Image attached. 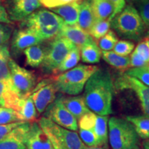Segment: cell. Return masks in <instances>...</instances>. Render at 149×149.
Here are the masks:
<instances>
[{
  "label": "cell",
  "mask_w": 149,
  "mask_h": 149,
  "mask_svg": "<svg viewBox=\"0 0 149 149\" xmlns=\"http://www.w3.org/2000/svg\"><path fill=\"white\" fill-rule=\"evenodd\" d=\"M114 92L115 86L110 72L99 68L86 84L84 98L91 111L98 115L109 116L113 113Z\"/></svg>",
  "instance_id": "1"
},
{
  "label": "cell",
  "mask_w": 149,
  "mask_h": 149,
  "mask_svg": "<svg viewBox=\"0 0 149 149\" xmlns=\"http://www.w3.org/2000/svg\"><path fill=\"white\" fill-rule=\"evenodd\" d=\"M64 22L55 13L46 9L35 11L22 21V28L33 30L44 41L55 38L59 35Z\"/></svg>",
  "instance_id": "2"
},
{
  "label": "cell",
  "mask_w": 149,
  "mask_h": 149,
  "mask_svg": "<svg viewBox=\"0 0 149 149\" xmlns=\"http://www.w3.org/2000/svg\"><path fill=\"white\" fill-rule=\"evenodd\" d=\"M99 69L94 65L79 64L73 68L59 74L53 80L57 91L75 96L82 92L91 75Z\"/></svg>",
  "instance_id": "3"
},
{
  "label": "cell",
  "mask_w": 149,
  "mask_h": 149,
  "mask_svg": "<svg viewBox=\"0 0 149 149\" xmlns=\"http://www.w3.org/2000/svg\"><path fill=\"white\" fill-rule=\"evenodd\" d=\"M111 26L119 36L136 42L141 40L146 29L138 10L130 4L113 17Z\"/></svg>",
  "instance_id": "4"
},
{
  "label": "cell",
  "mask_w": 149,
  "mask_h": 149,
  "mask_svg": "<svg viewBox=\"0 0 149 149\" xmlns=\"http://www.w3.org/2000/svg\"><path fill=\"white\" fill-rule=\"evenodd\" d=\"M38 124L54 149H84L85 147L77 132L61 127L45 117H41Z\"/></svg>",
  "instance_id": "5"
},
{
  "label": "cell",
  "mask_w": 149,
  "mask_h": 149,
  "mask_svg": "<svg viewBox=\"0 0 149 149\" xmlns=\"http://www.w3.org/2000/svg\"><path fill=\"white\" fill-rule=\"evenodd\" d=\"M109 137L112 149H133L139 138L134 126L126 119L112 117L108 122Z\"/></svg>",
  "instance_id": "6"
},
{
  "label": "cell",
  "mask_w": 149,
  "mask_h": 149,
  "mask_svg": "<svg viewBox=\"0 0 149 149\" xmlns=\"http://www.w3.org/2000/svg\"><path fill=\"white\" fill-rule=\"evenodd\" d=\"M75 47L64 37H56L46 50L42 69L45 73H54L71 50Z\"/></svg>",
  "instance_id": "7"
},
{
  "label": "cell",
  "mask_w": 149,
  "mask_h": 149,
  "mask_svg": "<svg viewBox=\"0 0 149 149\" xmlns=\"http://www.w3.org/2000/svg\"><path fill=\"white\" fill-rule=\"evenodd\" d=\"M10 79L20 97L30 95L36 84V77L33 72L22 68L10 58L9 61Z\"/></svg>",
  "instance_id": "8"
},
{
  "label": "cell",
  "mask_w": 149,
  "mask_h": 149,
  "mask_svg": "<svg viewBox=\"0 0 149 149\" xmlns=\"http://www.w3.org/2000/svg\"><path fill=\"white\" fill-rule=\"evenodd\" d=\"M61 96V95H59L56 97L55 101L48 106L44 111V117L61 127L77 132L78 130L77 119L68 111L63 104Z\"/></svg>",
  "instance_id": "9"
},
{
  "label": "cell",
  "mask_w": 149,
  "mask_h": 149,
  "mask_svg": "<svg viewBox=\"0 0 149 149\" xmlns=\"http://www.w3.org/2000/svg\"><path fill=\"white\" fill-rule=\"evenodd\" d=\"M115 86L118 89H130L137 95L145 116L149 117V86L135 77L123 73L117 80Z\"/></svg>",
  "instance_id": "10"
},
{
  "label": "cell",
  "mask_w": 149,
  "mask_h": 149,
  "mask_svg": "<svg viewBox=\"0 0 149 149\" xmlns=\"http://www.w3.org/2000/svg\"><path fill=\"white\" fill-rule=\"evenodd\" d=\"M57 92L53 80L51 82L46 80L42 81L33 89L31 97L37 111L40 114L44 113L48 106L55 101Z\"/></svg>",
  "instance_id": "11"
},
{
  "label": "cell",
  "mask_w": 149,
  "mask_h": 149,
  "mask_svg": "<svg viewBox=\"0 0 149 149\" xmlns=\"http://www.w3.org/2000/svg\"><path fill=\"white\" fill-rule=\"evenodd\" d=\"M43 40L33 30L21 28L15 31L11 41V53L17 57L22 51L31 46L40 44Z\"/></svg>",
  "instance_id": "12"
},
{
  "label": "cell",
  "mask_w": 149,
  "mask_h": 149,
  "mask_svg": "<svg viewBox=\"0 0 149 149\" xmlns=\"http://www.w3.org/2000/svg\"><path fill=\"white\" fill-rule=\"evenodd\" d=\"M42 6L40 0H8L7 13L10 21H24Z\"/></svg>",
  "instance_id": "13"
},
{
  "label": "cell",
  "mask_w": 149,
  "mask_h": 149,
  "mask_svg": "<svg viewBox=\"0 0 149 149\" xmlns=\"http://www.w3.org/2000/svg\"><path fill=\"white\" fill-rule=\"evenodd\" d=\"M31 122H23L0 140V149H26V139Z\"/></svg>",
  "instance_id": "14"
},
{
  "label": "cell",
  "mask_w": 149,
  "mask_h": 149,
  "mask_svg": "<svg viewBox=\"0 0 149 149\" xmlns=\"http://www.w3.org/2000/svg\"><path fill=\"white\" fill-rule=\"evenodd\" d=\"M25 144L26 149H54L38 122H31Z\"/></svg>",
  "instance_id": "15"
},
{
  "label": "cell",
  "mask_w": 149,
  "mask_h": 149,
  "mask_svg": "<svg viewBox=\"0 0 149 149\" xmlns=\"http://www.w3.org/2000/svg\"><path fill=\"white\" fill-rule=\"evenodd\" d=\"M57 37H64L68 40L79 51L86 44L93 40L92 37L78 25L68 26L64 24Z\"/></svg>",
  "instance_id": "16"
},
{
  "label": "cell",
  "mask_w": 149,
  "mask_h": 149,
  "mask_svg": "<svg viewBox=\"0 0 149 149\" xmlns=\"http://www.w3.org/2000/svg\"><path fill=\"white\" fill-rule=\"evenodd\" d=\"M14 111L19 122H33L37 117V110L31 95L20 98Z\"/></svg>",
  "instance_id": "17"
},
{
  "label": "cell",
  "mask_w": 149,
  "mask_h": 149,
  "mask_svg": "<svg viewBox=\"0 0 149 149\" xmlns=\"http://www.w3.org/2000/svg\"><path fill=\"white\" fill-rule=\"evenodd\" d=\"M20 98L10 79L0 80V107L14 110Z\"/></svg>",
  "instance_id": "18"
},
{
  "label": "cell",
  "mask_w": 149,
  "mask_h": 149,
  "mask_svg": "<svg viewBox=\"0 0 149 149\" xmlns=\"http://www.w3.org/2000/svg\"><path fill=\"white\" fill-rule=\"evenodd\" d=\"M80 3L77 1L51 8V11L59 15L68 26L77 25Z\"/></svg>",
  "instance_id": "19"
},
{
  "label": "cell",
  "mask_w": 149,
  "mask_h": 149,
  "mask_svg": "<svg viewBox=\"0 0 149 149\" xmlns=\"http://www.w3.org/2000/svg\"><path fill=\"white\" fill-rule=\"evenodd\" d=\"M61 100L66 109L77 119V120H79L83 115L91 111L86 104L83 95L70 97L62 95Z\"/></svg>",
  "instance_id": "20"
},
{
  "label": "cell",
  "mask_w": 149,
  "mask_h": 149,
  "mask_svg": "<svg viewBox=\"0 0 149 149\" xmlns=\"http://www.w3.org/2000/svg\"><path fill=\"white\" fill-rule=\"evenodd\" d=\"M95 22V18L92 8V3L88 0H85L80 3L77 25L83 31L89 34Z\"/></svg>",
  "instance_id": "21"
},
{
  "label": "cell",
  "mask_w": 149,
  "mask_h": 149,
  "mask_svg": "<svg viewBox=\"0 0 149 149\" xmlns=\"http://www.w3.org/2000/svg\"><path fill=\"white\" fill-rule=\"evenodd\" d=\"M46 50V48L41 45V44L31 46L24 50L26 64L33 68L40 66L45 58Z\"/></svg>",
  "instance_id": "22"
},
{
  "label": "cell",
  "mask_w": 149,
  "mask_h": 149,
  "mask_svg": "<svg viewBox=\"0 0 149 149\" xmlns=\"http://www.w3.org/2000/svg\"><path fill=\"white\" fill-rule=\"evenodd\" d=\"M81 61L86 64H96L100 61L102 51L94 40H91L80 49Z\"/></svg>",
  "instance_id": "23"
},
{
  "label": "cell",
  "mask_w": 149,
  "mask_h": 149,
  "mask_svg": "<svg viewBox=\"0 0 149 149\" xmlns=\"http://www.w3.org/2000/svg\"><path fill=\"white\" fill-rule=\"evenodd\" d=\"M91 3L96 22L111 19L114 9L110 0H96Z\"/></svg>",
  "instance_id": "24"
},
{
  "label": "cell",
  "mask_w": 149,
  "mask_h": 149,
  "mask_svg": "<svg viewBox=\"0 0 149 149\" xmlns=\"http://www.w3.org/2000/svg\"><path fill=\"white\" fill-rule=\"evenodd\" d=\"M102 57L106 62L116 69L125 71L130 66V57H123L113 51H102Z\"/></svg>",
  "instance_id": "25"
},
{
  "label": "cell",
  "mask_w": 149,
  "mask_h": 149,
  "mask_svg": "<svg viewBox=\"0 0 149 149\" xmlns=\"http://www.w3.org/2000/svg\"><path fill=\"white\" fill-rule=\"evenodd\" d=\"M109 116H102L97 115L95 122L93 132L95 134L97 137L100 146H107L108 141V122H109Z\"/></svg>",
  "instance_id": "26"
},
{
  "label": "cell",
  "mask_w": 149,
  "mask_h": 149,
  "mask_svg": "<svg viewBox=\"0 0 149 149\" xmlns=\"http://www.w3.org/2000/svg\"><path fill=\"white\" fill-rule=\"evenodd\" d=\"M126 120L134 126L138 137L142 139H149V117L146 116H127Z\"/></svg>",
  "instance_id": "27"
},
{
  "label": "cell",
  "mask_w": 149,
  "mask_h": 149,
  "mask_svg": "<svg viewBox=\"0 0 149 149\" xmlns=\"http://www.w3.org/2000/svg\"><path fill=\"white\" fill-rule=\"evenodd\" d=\"M81 59L80 51L78 48L74 47L73 49L70 51V53L67 55L65 59L61 63L58 68L54 72L55 74H61L63 72L68 71L74 67L77 66Z\"/></svg>",
  "instance_id": "28"
},
{
  "label": "cell",
  "mask_w": 149,
  "mask_h": 149,
  "mask_svg": "<svg viewBox=\"0 0 149 149\" xmlns=\"http://www.w3.org/2000/svg\"><path fill=\"white\" fill-rule=\"evenodd\" d=\"M10 59V51L7 44L0 48V80L10 79V72L9 61Z\"/></svg>",
  "instance_id": "29"
},
{
  "label": "cell",
  "mask_w": 149,
  "mask_h": 149,
  "mask_svg": "<svg viewBox=\"0 0 149 149\" xmlns=\"http://www.w3.org/2000/svg\"><path fill=\"white\" fill-rule=\"evenodd\" d=\"M111 22V19L110 18L96 22L89 32V35L97 42L110 31Z\"/></svg>",
  "instance_id": "30"
},
{
  "label": "cell",
  "mask_w": 149,
  "mask_h": 149,
  "mask_svg": "<svg viewBox=\"0 0 149 149\" xmlns=\"http://www.w3.org/2000/svg\"><path fill=\"white\" fill-rule=\"evenodd\" d=\"M118 37L115 33L113 31H110L107 34L100 39L97 43L102 51H111L113 49L115 44L118 42Z\"/></svg>",
  "instance_id": "31"
},
{
  "label": "cell",
  "mask_w": 149,
  "mask_h": 149,
  "mask_svg": "<svg viewBox=\"0 0 149 149\" xmlns=\"http://www.w3.org/2000/svg\"><path fill=\"white\" fill-rule=\"evenodd\" d=\"M124 74L136 78L144 85L149 86V70L147 66L139 68H130L125 70Z\"/></svg>",
  "instance_id": "32"
},
{
  "label": "cell",
  "mask_w": 149,
  "mask_h": 149,
  "mask_svg": "<svg viewBox=\"0 0 149 149\" xmlns=\"http://www.w3.org/2000/svg\"><path fill=\"white\" fill-rule=\"evenodd\" d=\"M135 48V44L130 40H119L113 48V52L117 55L127 57Z\"/></svg>",
  "instance_id": "33"
},
{
  "label": "cell",
  "mask_w": 149,
  "mask_h": 149,
  "mask_svg": "<svg viewBox=\"0 0 149 149\" xmlns=\"http://www.w3.org/2000/svg\"><path fill=\"white\" fill-rule=\"evenodd\" d=\"M79 137L84 145L88 147L101 146L99 142L97 137L92 130L79 129Z\"/></svg>",
  "instance_id": "34"
},
{
  "label": "cell",
  "mask_w": 149,
  "mask_h": 149,
  "mask_svg": "<svg viewBox=\"0 0 149 149\" xmlns=\"http://www.w3.org/2000/svg\"><path fill=\"white\" fill-rule=\"evenodd\" d=\"M17 122H19V120L13 109L0 107V125Z\"/></svg>",
  "instance_id": "35"
},
{
  "label": "cell",
  "mask_w": 149,
  "mask_h": 149,
  "mask_svg": "<svg viewBox=\"0 0 149 149\" xmlns=\"http://www.w3.org/2000/svg\"><path fill=\"white\" fill-rule=\"evenodd\" d=\"M97 115L92 111L86 113L79 120V129L92 130L94 127Z\"/></svg>",
  "instance_id": "36"
},
{
  "label": "cell",
  "mask_w": 149,
  "mask_h": 149,
  "mask_svg": "<svg viewBox=\"0 0 149 149\" xmlns=\"http://www.w3.org/2000/svg\"><path fill=\"white\" fill-rule=\"evenodd\" d=\"M134 51L138 54L143 60L149 64V46L147 44L146 37L139 42Z\"/></svg>",
  "instance_id": "37"
},
{
  "label": "cell",
  "mask_w": 149,
  "mask_h": 149,
  "mask_svg": "<svg viewBox=\"0 0 149 149\" xmlns=\"http://www.w3.org/2000/svg\"><path fill=\"white\" fill-rule=\"evenodd\" d=\"M12 28L6 24L0 23V48L7 44L10 40Z\"/></svg>",
  "instance_id": "38"
},
{
  "label": "cell",
  "mask_w": 149,
  "mask_h": 149,
  "mask_svg": "<svg viewBox=\"0 0 149 149\" xmlns=\"http://www.w3.org/2000/svg\"><path fill=\"white\" fill-rule=\"evenodd\" d=\"M139 14L145 26H149V1H140L139 5Z\"/></svg>",
  "instance_id": "39"
},
{
  "label": "cell",
  "mask_w": 149,
  "mask_h": 149,
  "mask_svg": "<svg viewBox=\"0 0 149 149\" xmlns=\"http://www.w3.org/2000/svg\"><path fill=\"white\" fill-rule=\"evenodd\" d=\"M74 1H77L76 0H41L40 2L42 5H44L46 8L51 9L74 2Z\"/></svg>",
  "instance_id": "40"
},
{
  "label": "cell",
  "mask_w": 149,
  "mask_h": 149,
  "mask_svg": "<svg viewBox=\"0 0 149 149\" xmlns=\"http://www.w3.org/2000/svg\"><path fill=\"white\" fill-rule=\"evenodd\" d=\"M149 66V64L143 60L140 56L136 52L134 51L130 57V68H139Z\"/></svg>",
  "instance_id": "41"
},
{
  "label": "cell",
  "mask_w": 149,
  "mask_h": 149,
  "mask_svg": "<svg viewBox=\"0 0 149 149\" xmlns=\"http://www.w3.org/2000/svg\"><path fill=\"white\" fill-rule=\"evenodd\" d=\"M24 122H17L10 123V124H2L0 125V140L2 139L6 135H8L10 132L17 126L22 124Z\"/></svg>",
  "instance_id": "42"
},
{
  "label": "cell",
  "mask_w": 149,
  "mask_h": 149,
  "mask_svg": "<svg viewBox=\"0 0 149 149\" xmlns=\"http://www.w3.org/2000/svg\"><path fill=\"white\" fill-rule=\"evenodd\" d=\"M113 6V13L111 15V19L112 20L115 16L122 12L123 9L126 7L125 0H110Z\"/></svg>",
  "instance_id": "43"
},
{
  "label": "cell",
  "mask_w": 149,
  "mask_h": 149,
  "mask_svg": "<svg viewBox=\"0 0 149 149\" xmlns=\"http://www.w3.org/2000/svg\"><path fill=\"white\" fill-rule=\"evenodd\" d=\"M0 23L1 24H8L12 23L7 13L6 10L2 5L0 4Z\"/></svg>",
  "instance_id": "44"
},
{
  "label": "cell",
  "mask_w": 149,
  "mask_h": 149,
  "mask_svg": "<svg viewBox=\"0 0 149 149\" xmlns=\"http://www.w3.org/2000/svg\"><path fill=\"white\" fill-rule=\"evenodd\" d=\"M84 149H108L107 146H96V147H88L85 146Z\"/></svg>",
  "instance_id": "45"
},
{
  "label": "cell",
  "mask_w": 149,
  "mask_h": 149,
  "mask_svg": "<svg viewBox=\"0 0 149 149\" xmlns=\"http://www.w3.org/2000/svg\"><path fill=\"white\" fill-rule=\"evenodd\" d=\"M142 146L144 149H149V139H147L144 141L142 144Z\"/></svg>",
  "instance_id": "46"
},
{
  "label": "cell",
  "mask_w": 149,
  "mask_h": 149,
  "mask_svg": "<svg viewBox=\"0 0 149 149\" xmlns=\"http://www.w3.org/2000/svg\"><path fill=\"white\" fill-rule=\"evenodd\" d=\"M127 2H136V1H140V0H125Z\"/></svg>",
  "instance_id": "47"
},
{
  "label": "cell",
  "mask_w": 149,
  "mask_h": 149,
  "mask_svg": "<svg viewBox=\"0 0 149 149\" xmlns=\"http://www.w3.org/2000/svg\"><path fill=\"white\" fill-rule=\"evenodd\" d=\"M76 1H77V2H78L79 3H80L82 2V1H85V0H76Z\"/></svg>",
  "instance_id": "48"
},
{
  "label": "cell",
  "mask_w": 149,
  "mask_h": 149,
  "mask_svg": "<svg viewBox=\"0 0 149 149\" xmlns=\"http://www.w3.org/2000/svg\"><path fill=\"white\" fill-rule=\"evenodd\" d=\"M146 41H147V44H148V45L149 46V38H148V37H146Z\"/></svg>",
  "instance_id": "49"
},
{
  "label": "cell",
  "mask_w": 149,
  "mask_h": 149,
  "mask_svg": "<svg viewBox=\"0 0 149 149\" xmlns=\"http://www.w3.org/2000/svg\"><path fill=\"white\" fill-rule=\"evenodd\" d=\"M148 28V32H147V35H148L147 37H148V38H149V26Z\"/></svg>",
  "instance_id": "50"
},
{
  "label": "cell",
  "mask_w": 149,
  "mask_h": 149,
  "mask_svg": "<svg viewBox=\"0 0 149 149\" xmlns=\"http://www.w3.org/2000/svg\"><path fill=\"white\" fill-rule=\"evenodd\" d=\"M133 149H139V148L138 146H136V147H135V148H133Z\"/></svg>",
  "instance_id": "51"
},
{
  "label": "cell",
  "mask_w": 149,
  "mask_h": 149,
  "mask_svg": "<svg viewBox=\"0 0 149 149\" xmlns=\"http://www.w3.org/2000/svg\"><path fill=\"white\" fill-rule=\"evenodd\" d=\"M149 1V0H140V1Z\"/></svg>",
  "instance_id": "52"
},
{
  "label": "cell",
  "mask_w": 149,
  "mask_h": 149,
  "mask_svg": "<svg viewBox=\"0 0 149 149\" xmlns=\"http://www.w3.org/2000/svg\"><path fill=\"white\" fill-rule=\"evenodd\" d=\"M147 68H148V69L149 70V66H147Z\"/></svg>",
  "instance_id": "53"
},
{
  "label": "cell",
  "mask_w": 149,
  "mask_h": 149,
  "mask_svg": "<svg viewBox=\"0 0 149 149\" xmlns=\"http://www.w3.org/2000/svg\"><path fill=\"white\" fill-rule=\"evenodd\" d=\"M92 1H96V0H92Z\"/></svg>",
  "instance_id": "54"
},
{
  "label": "cell",
  "mask_w": 149,
  "mask_h": 149,
  "mask_svg": "<svg viewBox=\"0 0 149 149\" xmlns=\"http://www.w3.org/2000/svg\"><path fill=\"white\" fill-rule=\"evenodd\" d=\"M40 1H41V0H40Z\"/></svg>",
  "instance_id": "55"
}]
</instances>
